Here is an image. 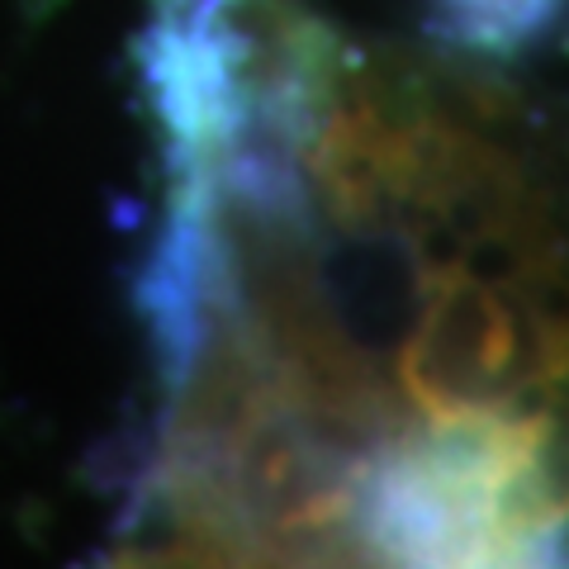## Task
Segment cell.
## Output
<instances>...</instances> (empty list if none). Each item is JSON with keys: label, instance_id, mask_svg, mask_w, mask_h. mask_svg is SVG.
I'll return each instance as SVG.
<instances>
[{"label": "cell", "instance_id": "cell-1", "mask_svg": "<svg viewBox=\"0 0 569 569\" xmlns=\"http://www.w3.org/2000/svg\"><path fill=\"white\" fill-rule=\"evenodd\" d=\"M138 313L190 460L309 565L569 560V129L479 62L252 14Z\"/></svg>", "mask_w": 569, "mask_h": 569}, {"label": "cell", "instance_id": "cell-2", "mask_svg": "<svg viewBox=\"0 0 569 569\" xmlns=\"http://www.w3.org/2000/svg\"><path fill=\"white\" fill-rule=\"evenodd\" d=\"M427 39L447 58H531L569 29V0H422Z\"/></svg>", "mask_w": 569, "mask_h": 569}]
</instances>
